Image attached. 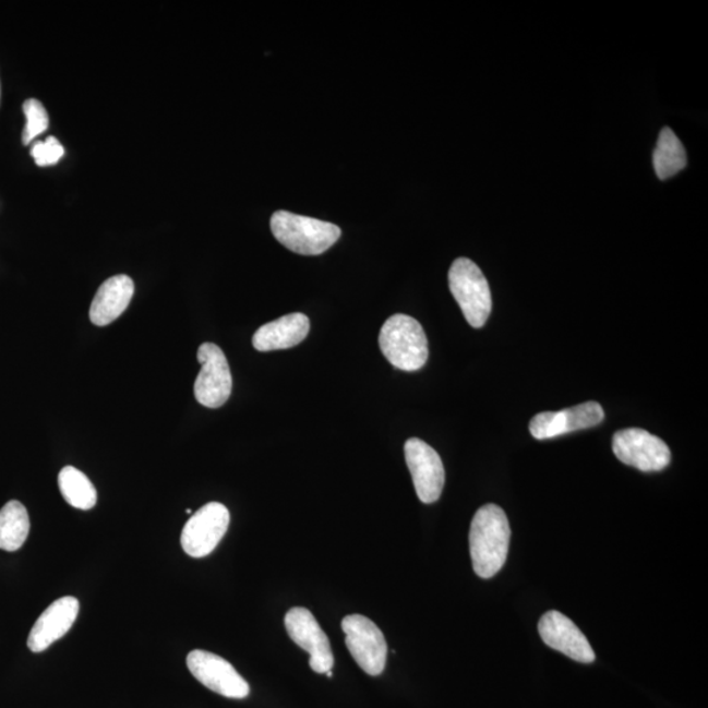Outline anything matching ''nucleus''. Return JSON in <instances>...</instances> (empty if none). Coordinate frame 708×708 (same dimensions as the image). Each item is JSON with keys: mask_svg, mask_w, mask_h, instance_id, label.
Listing matches in <instances>:
<instances>
[{"mask_svg": "<svg viewBox=\"0 0 708 708\" xmlns=\"http://www.w3.org/2000/svg\"><path fill=\"white\" fill-rule=\"evenodd\" d=\"M511 526L505 512L495 504L482 506L472 518L470 554L473 571L482 579H491L506 562Z\"/></svg>", "mask_w": 708, "mask_h": 708, "instance_id": "1", "label": "nucleus"}, {"mask_svg": "<svg viewBox=\"0 0 708 708\" xmlns=\"http://www.w3.org/2000/svg\"><path fill=\"white\" fill-rule=\"evenodd\" d=\"M271 230L279 243L304 256L321 255L341 237V230L334 224L285 211L273 214Z\"/></svg>", "mask_w": 708, "mask_h": 708, "instance_id": "2", "label": "nucleus"}, {"mask_svg": "<svg viewBox=\"0 0 708 708\" xmlns=\"http://www.w3.org/2000/svg\"><path fill=\"white\" fill-rule=\"evenodd\" d=\"M380 348L388 362L403 372L420 370L430 356L424 328L405 314L393 315L383 324Z\"/></svg>", "mask_w": 708, "mask_h": 708, "instance_id": "3", "label": "nucleus"}, {"mask_svg": "<svg viewBox=\"0 0 708 708\" xmlns=\"http://www.w3.org/2000/svg\"><path fill=\"white\" fill-rule=\"evenodd\" d=\"M449 288L470 326L482 328L491 314L492 297L479 266L470 259H457L449 271Z\"/></svg>", "mask_w": 708, "mask_h": 708, "instance_id": "4", "label": "nucleus"}, {"mask_svg": "<svg viewBox=\"0 0 708 708\" xmlns=\"http://www.w3.org/2000/svg\"><path fill=\"white\" fill-rule=\"evenodd\" d=\"M341 628L349 652L363 672L380 675L385 671L387 643L373 621L360 614L347 615Z\"/></svg>", "mask_w": 708, "mask_h": 708, "instance_id": "5", "label": "nucleus"}, {"mask_svg": "<svg viewBox=\"0 0 708 708\" xmlns=\"http://www.w3.org/2000/svg\"><path fill=\"white\" fill-rule=\"evenodd\" d=\"M613 452L622 464L645 472L664 470L672 459V453L664 441L640 428L616 432Z\"/></svg>", "mask_w": 708, "mask_h": 708, "instance_id": "6", "label": "nucleus"}, {"mask_svg": "<svg viewBox=\"0 0 708 708\" xmlns=\"http://www.w3.org/2000/svg\"><path fill=\"white\" fill-rule=\"evenodd\" d=\"M201 370L194 382V396L201 406L219 408L229 400L232 376L224 350L216 344L204 343L199 348Z\"/></svg>", "mask_w": 708, "mask_h": 708, "instance_id": "7", "label": "nucleus"}, {"mask_svg": "<svg viewBox=\"0 0 708 708\" xmlns=\"http://www.w3.org/2000/svg\"><path fill=\"white\" fill-rule=\"evenodd\" d=\"M229 525L230 512L224 504H206L188 519L181 532V548L192 557L211 555L223 541Z\"/></svg>", "mask_w": 708, "mask_h": 708, "instance_id": "8", "label": "nucleus"}, {"mask_svg": "<svg viewBox=\"0 0 708 708\" xmlns=\"http://www.w3.org/2000/svg\"><path fill=\"white\" fill-rule=\"evenodd\" d=\"M187 665L193 677L214 693L231 699H244L250 695L249 682L216 653L194 649L188 655Z\"/></svg>", "mask_w": 708, "mask_h": 708, "instance_id": "9", "label": "nucleus"}, {"mask_svg": "<svg viewBox=\"0 0 708 708\" xmlns=\"http://www.w3.org/2000/svg\"><path fill=\"white\" fill-rule=\"evenodd\" d=\"M290 639L310 655V668L315 673L326 674L333 671L335 659L329 639L323 632L313 613L304 608L290 609L285 615Z\"/></svg>", "mask_w": 708, "mask_h": 708, "instance_id": "10", "label": "nucleus"}, {"mask_svg": "<svg viewBox=\"0 0 708 708\" xmlns=\"http://www.w3.org/2000/svg\"><path fill=\"white\" fill-rule=\"evenodd\" d=\"M405 454L420 502L436 503L445 484V469L439 453L422 440L409 439Z\"/></svg>", "mask_w": 708, "mask_h": 708, "instance_id": "11", "label": "nucleus"}, {"mask_svg": "<svg viewBox=\"0 0 708 708\" xmlns=\"http://www.w3.org/2000/svg\"><path fill=\"white\" fill-rule=\"evenodd\" d=\"M605 412L597 401H587L562 411L542 412L531 419L529 430L537 440H549L599 425Z\"/></svg>", "mask_w": 708, "mask_h": 708, "instance_id": "12", "label": "nucleus"}, {"mask_svg": "<svg viewBox=\"0 0 708 708\" xmlns=\"http://www.w3.org/2000/svg\"><path fill=\"white\" fill-rule=\"evenodd\" d=\"M538 632L545 645L575 661L590 664L596 660L593 648L589 645L587 636L568 616L555 612V610L542 616L538 623Z\"/></svg>", "mask_w": 708, "mask_h": 708, "instance_id": "13", "label": "nucleus"}, {"mask_svg": "<svg viewBox=\"0 0 708 708\" xmlns=\"http://www.w3.org/2000/svg\"><path fill=\"white\" fill-rule=\"evenodd\" d=\"M80 601L73 596H64L62 599L55 601L45 610L31 629L28 636V647L32 652H44L55 641L60 640L62 636L73 627L77 614H80Z\"/></svg>", "mask_w": 708, "mask_h": 708, "instance_id": "14", "label": "nucleus"}, {"mask_svg": "<svg viewBox=\"0 0 708 708\" xmlns=\"http://www.w3.org/2000/svg\"><path fill=\"white\" fill-rule=\"evenodd\" d=\"M134 296L133 279L125 275L113 276L97 289L89 308V320L95 326L106 327L123 314Z\"/></svg>", "mask_w": 708, "mask_h": 708, "instance_id": "15", "label": "nucleus"}, {"mask_svg": "<svg viewBox=\"0 0 708 708\" xmlns=\"http://www.w3.org/2000/svg\"><path fill=\"white\" fill-rule=\"evenodd\" d=\"M309 333V317L301 313H295L264 324L253 335L252 344L259 352L289 349L307 339Z\"/></svg>", "mask_w": 708, "mask_h": 708, "instance_id": "16", "label": "nucleus"}, {"mask_svg": "<svg viewBox=\"0 0 708 708\" xmlns=\"http://www.w3.org/2000/svg\"><path fill=\"white\" fill-rule=\"evenodd\" d=\"M29 529L27 508L17 500H11L0 509V550L14 552L22 549Z\"/></svg>", "mask_w": 708, "mask_h": 708, "instance_id": "17", "label": "nucleus"}, {"mask_svg": "<svg viewBox=\"0 0 708 708\" xmlns=\"http://www.w3.org/2000/svg\"><path fill=\"white\" fill-rule=\"evenodd\" d=\"M687 164V157L684 145L674 134L672 129L664 128L661 130L658 145L653 153L655 171L659 179L667 180L684 170Z\"/></svg>", "mask_w": 708, "mask_h": 708, "instance_id": "18", "label": "nucleus"}, {"mask_svg": "<svg viewBox=\"0 0 708 708\" xmlns=\"http://www.w3.org/2000/svg\"><path fill=\"white\" fill-rule=\"evenodd\" d=\"M58 485H60L64 502L76 509L89 511L97 503L95 485L73 466L63 467L58 476Z\"/></svg>", "mask_w": 708, "mask_h": 708, "instance_id": "19", "label": "nucleus"}, {"mask_svg": "<svg viewBox=\"0 0 708 708\" xmlns=\"http://www.w3.org/2000/svg\"><path fill=\"white\" fill-rule=\"evenodd\" d=\"M23 110L27 117L23 132V145L27 146L49 128V116L43 103L37 99L25 100Z\"/></svg>", "mask_w": 708, "mask_h": 708, "instance_id": "20", "label": "nucleus"}, {"mask_svg": "<svg viewBox=\"0 0 708 708\" xmlns=\"http://www.w3.org/2000/svg\"><path fill=\"white\" fill-rule=\"evenodd\" d=\"M64 151L56 136H48L47 141H37L32 147L31 155L38 167L55 166L63 157Z\"/></svg>", "mask_w": 708, "mask_h": 708, "instance_id": "21", "label": "nucleus"}, {"mask_svg": "<svg viewBox=\"0 0 708 708\" xmlns=\"http://www.w3.org/2000/svg\"><path fill=\"white\" fill-rule=\"evenodd\" d=\"M326 674H327V677H329V679L333 677V675H334L333 671H329Z\"/></svg>", "mask_w": 708, "mask_h": 708, "instance_id": "22", "label": "nucleus"}, {"mask_svg": "<svg viewBox=\"0 0 708 708\" xmlns=\"http://www.w3.org/2000/svg\"><path fill=\"white\" fill-rule=\"evenodd\" d=\"M0 89H2V88H0ZM0 94H2V91H0Z\"/></svg>", "mask_w": 708, "mask_h": 708, "instance_id": "23", "label": "nucleus"}]
</instances>
